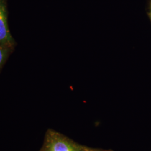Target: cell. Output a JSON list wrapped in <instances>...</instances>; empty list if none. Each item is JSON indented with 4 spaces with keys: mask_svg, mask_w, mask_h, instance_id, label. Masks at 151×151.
Segmentation results:
<instances>
[{
    "mask_svg": "<svg viewBox=\"0 0 151 151\" xmlns=\"http://www.w3.org/2000/svg\"><path fill=\"white\" fill-rule=\"evenodd\" d=\"M12 43V38L8 27L5 7L0 3V45L8 46Z\"/></svg>",
    "mask_w": 151,
    "mask_h": 151,
    "instance_id": "obj_1",
    "label": "cell"
},
{
    "mask_svg": "<svg viewBox=\"0 0 151 151\" xmlns=\"http://www.w3.org/2000/svg\"><path fill=\"white\" fill-rule=\"evenodd\" d=\"M49 151H76L75 148L68 142L63 139H57L52 142Z\"/></svg>",
    "mask_w": 151,
    "mask_h": 151,
    "instance_id": "obj_2",
    "label": "cell"
},
{
    "mask_svg": "<svg viewBox=\"0 0 151 151\" xmlns=\"http://www.w3.org/2000/svg\"><path fill=\"white\" fill-rule=\"evenodd\" d=\"M5 47L0 45V68L5 62L7 56V50Z\"/></svg>",
    "mask_w": 151,
    "mask_h": 151,
    "instance_id": "obj_3",
    "label": "cell"
}]
</instances>
